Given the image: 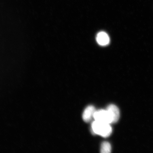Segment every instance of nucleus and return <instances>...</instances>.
<instances>
[{"instance_id": "1", "label": "nucleus", "mask_w": 153, "mask_h": 153, "mask_svg": "<svg viewBox=\"0 0 153 153\" xmlns=\"http://www.w3.org/2000/svg\"><path fill=\"white\" fill-rule=\"evenodd\" d=\"M91 130L94 134L104 137L110 136L112 131L110 124L103 123L95 120L91 124Z\"/></svg>"}, {"instance_id": "2", "label": "nucleus", "mask_w": 153, "mask_h": 153, "mask_svg": "<svg viewBox=\"0 0 153 153\" xmlns=\"http://www.w3.org/2000/svg\"><path fill=\"white\" fill-rule=\"evenodd\" d=\"M94 118L95 120L103 123H112V118L110 112L107 110L96 111Z\"/></svg>"}, {"instance_id": "3", "label": "nucleus", "mask_w": 153, "mask_h": 153, "mask_svg": "<svg viewBox=\"0 0 153 153\" xmlns=\"http://www.w3.org/2000/svg\"><path fill=\"white\" fill-rule=\"evenodd\" d=\"M106 110L108 111L112 118V123H116L118 121L120 117L119 108L115 105L111 104L107 107Z\"/></svg>"}, {"instance_id": "4", "label": "nucleus", "mask_w": 153, "mask_h": 153, "mask_svg": "<svg viewBox=\"0 0 153 153\" xmlns=\"http://www.w3.org/2000/svg\"><path fill=\"white\" fill-rule=\"evenodd\" d=\"M94 106L90 105L86 108L83 112L82 118L84 121L89 122L94 118V116L95 111Z\"/></svg>"}, {"instance_id": "5", "label": "nucleus", "mask_w": 153, "mask_h": 153, "mask_svg": "<svg viewBox=\"0 0 153 153\" xmlns=\"http://www.w3.org/2000/svg\"><path fill=\"white\" fill-rule=\"evenodd\" d=\"M97 41L99 45L105 46L110 43V38L108 34L104 32H101L97 34Z\"/></svg>"}, {"instance_id": "6", "label": "nucleus", "mask_w": 153, "mask_h": 153, "mask_svg": "<svg viewBox=\"0 0 153 153\" xmlns=\"http://www.w3.org/2000/svg\"><path fill=\"white\" fill-rule=\"evenodd\" d=\"M111 151V146L109 143L105 141L101 145L100 152L101 153H110Z\"/></svg>"}]
</instances>
